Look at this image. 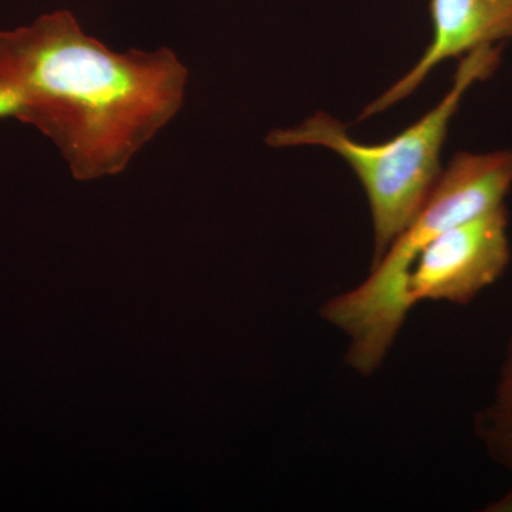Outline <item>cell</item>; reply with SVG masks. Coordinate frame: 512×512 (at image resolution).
<instances>
[{
	"label": "cell",
	"instance_id": "1",
	"mask_svg": "<svg viewBox=\"0 0 512 512\" xmlns=\"http://www.w3.org/2000/svg\"><path fill=\"white\" fill-rule=\"evenodd\" d=\"M187 80L173 50L114 52L67 10L0 30V120L45 134L76 180L126 170L183 107Z\"/></svg>",
	"mask_w": 512,
	"mask_h": 512
},
{
	"label": "cell",
	"instance_id": "2",
	"mask_svg": "<svg viewBox=\"0 0 512 512\" xmlns=\"http://www.w3.org/2000/svg\"><path fill=\"white\" fill-rule=\"evenodd\" d=\"M511 187L512 150L460 151L365 281L320 308L322 318L348 339L346 363L353 370L372 375L393 348L413 309L407 281L421 249L447 229L503 205Z\"/></svg>",
	"mask_w": 512,
	"mask_h": 512
},
{
	"label": "cell",
	"instance_id": "3",
	"mask_svg": "<svg viewBox=\"0 0 512 512\" xmlns=\"http://www.w3.org/2000/svg\"><path fill=\"white\" fill-rule=\"evenodd\" d=\"M503 46H484L461 57L453 86L443 100L407 127L399 136L380 144H362L346 127L326 113H316L301 126L278 128L266 137L271 147L318 146L339 154L365 188L373 218V264L394 239L409 227L429 198L441 174L440 153L448 124L464 94L493 76L501 63Z\"/></svg>",
	"mask_w": 512,
	"mask_h": 512
},
{
	"label": "cell",
	"instance_id": "4",
	"mask_svg": "<svg viewBox=\"0 0 512 512\" xmlns=\"http://www.w3.org/2000/svg\"><path fill=\"white\" fill-rule=\"evenodd\" d=\"M511 261L505 204L447 229L421 249L410 269L407 295L421 302L467 305L494 285Z\"/></svg>",
	"mask_w": 512,
	"mask_h": 512
},
{
	"label": "cell",
	"instance_id": "5",
	"mask_svg": "<svg viewBox=\"0 0 512 512\" xmlns=\"http://www.w3.org/2000/svg\"><path fill=\"white\" fill-rule=\"evenodd\" d=\"M430 13V46L412 70L363 110L359 120L406 99L440 63L512 39V0H430Z\"/></svg>",
	"mask_w": 512,
	"mask_h": 512
},
{
	"label": "cell",
	"instance_id": "6",
	"mask_svg": "<svg viewBox=\"0 0 512 512\" xmlns=\"http://www.w3.org/2000/svg\"><path fill=\"white\" fill-rule=\"evenodd\" d=\"M474 431L488 457L512 473V404H488L474 417Z\"/></svg>",
	"mask_w": 512,
	"mask_h": 512
},
{
	"label": "cell",
	"instance_id": "7",
	"mask_svg": "<svg viewBox=\"0 0 512 512\" xmlns=\"http://www.w3.org/2000/svg\"><path fill=\"white\" fill-rule=\"evenodd\" d=\"M493 402L512 404V335L505 349L503 365L500 367Z\"/></svg>",
	"mask_w": 512,
	"mask_h": 512
},
{
	"label": "cell",
	"instance_id": "8",
	"mask_svg": "<svg viewBox=\"0 0 512 512\" xmlns=\"http://www.w3.org/2000/svg\"><path fill=\"white\" fill-rule=\"evenodd\" d=\"M487 512H512V487L500 498L485 507Z\"/></svg>",
	"mask_w": 512,
	"mask_h": 512
}]
</instances>
